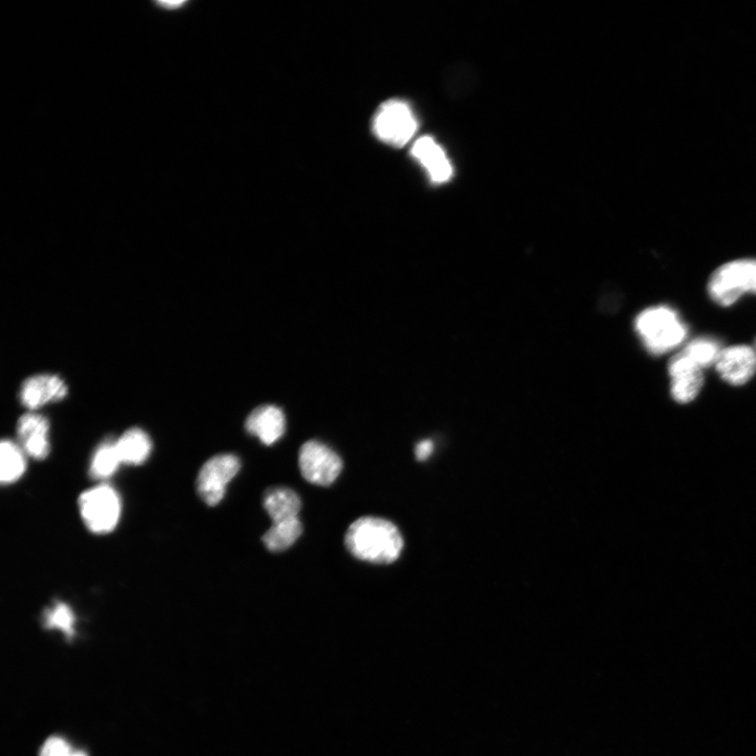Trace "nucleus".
<instances>
[{
  "label": "nucleus",
  "instance_id": "obj_1",
  "mask_svg": "<svg viewBox=\"0 0 756 756\" xmlns=\"http://www.w3.org/2000/svg\"><path fill=\"white\" fill-rule=\"evenodd\" d=\"M345 544L356 559L374 564H391L401 557L404 539L396 525L378 517H362L349 527Z\"/></svg>",
  "mask_w": 756,
  "mask_h": 756
},
{
  "label": "nucleus",
  "instance_id": "obj_2",
  "mask_svg": "<svg viewBox=\"0 0 756 756\" xmlns=\"http://www.w3.org/2000/svg\"><path fill=\"white\" fill-rule=\"evenodd\" d=\"M635 328L649 353L663 354L679 346L687 336V327L678 313L666 306L642 311Z\"/></svg>",
  "mask_w": 756,
  "mask_h": 756
},
{
  "label": "nucleus",
  "instance_id": "obj_3",
  "mask_svg": "<svg viewBox=\"0 0 756 756\" xmlns=\"http://www.w3.org/2000/svg\"><path fill=\"white\" fill-rule=\"evenodd\" d=\"M707 290L714 303L729 307L745 293L756 294V259L726 263L714 271Z\"/></svg>",
  "mask_w": 756,
  "mask_h": 756
},
{
  "label": "nucleus",
  "instance_id": "obj_4",
  "mask_svg": "<svg viewBox=\"0 0 756 756\" xmlns=\"http://www.w3.org/2000/svg\"><path fill=\"white\" fill-rule=\"evenodd\" d=\"M418 130V121L404 100L392 99L383 103L372 120L376 138L393 147L407 145Z\"/></svg>",
  "mask_w": 756,
  "mask_h": 756
},
{
  "label": "nucleus",
  "instance_id": "obj_5",
  "mask_svg": "<svg viewBox=\"0 0 756 756\" xmlns=\"http://www.w3.org/2000/svg\"><path fill=\"white\" fill-rule=\"evenodd\" d=\"M84 524L94 534L103 535L114 531L120 520L122 503L117 491L100 485L82 493L78 500Z\"/></svg>",
  "mask_w": 756,
  "mask_h": 756
},
{
  "label": "nucleus",
  "instance_id": "obj_6",
  "mask_svg": "<svg viewBox=\"0 0 756 756\" xmlns=\"http://www.w3.org/2000/svg\"><path fill=\"white\" fill-rule=\"evenodd\" d=\"M299 467L302 476L312 485L329 487L342 473L343 461L321 441L309 440L301 447Z\"/></svg>",
  "mask_w": 756,
  "mask_h": 756
},
{
  "label": "nucleus",
  "instance_id": "obj_7",
  "mask_svg": "<svg viewBox=\"0 0 756 756\" xmlns=\"http://www.w3.org/2000/svg\"><path fill=\"white\" fill-rule=\"evenodd\" d=\"M241 470L240 459L233 454H221L205 462L197 478V491L201 499L210 507L218 506L223 500L228 483Z\"/></svg>",
  "mask_w": 756,
  "mask_h": 756
},
{
  "label": "nucleus",
  "instance_id": "obj_8",
  "mask_svg": "<svg viewBox=\"0 0 756 756\" xmlns=\"http://www.w3.org/2000/svg\"><path fill=\"white\" fill-rule=\"evenodd\" d=\"M668 373L671 378L672 398L678 404L695 401L704 385L702 368L681 351L670 360Z\"/></svg>",
  "mask_w": 756,
  "mask_h": 756
},
{
  "label": "nucleus",
  "instance_id": "obj_9",
  "mask_svg": "<svg viewBox=\"0 0 756 756\" xmlns=\"http://www.w3.org/2000/svg\"><path fill=\"white\" fill-rule=\"evenodd\" d=\"M68 395V386L55 374H37L27 378L19 391L20 403L34 412L51 403L62 401Z\"/></svg>",
  "mask_w": 756,
  "mask_h": 756
},
{
  "label": "nucleus",
  "instance_id": "obj_10",
  "mask_svg": "<svg viewBox=\"0 0 756 756\" xmlns=\"http://www.w3.org/2000/svg\"><path fill=\"white\" fill-rule=\"evenodd\" d=\"M716 368L729 385H746L756 372V354L749 346L728 347L721 351Z\"/></svg>",
  "mask_w": 756,
  "mask_h": 756
},
{
  "label": "nucleus",
  "instance_id": "obj_11",
  "mask_svg": "<svg viewBox=\"0 0 756 756\" xmlns=\"http://www.w3.org/2000/svg\"><path fill=\"white\" fill-rule=\"evenodd\" d=\"M50 425L48 419L40 414L30 412L21 416L17 424L20 447L36 460H42L50 454Z\"/></svg>",
  "mask_w": 756,
  "mask_h": 756
},
{
  "label": "nucleus",
  "instance_id": "obj_12",
  "mask_svg": "<svg viewBox=\"0 0 756 756\" xmlns=\"http://www.w3.org/2000/svg\"><path fill=\"white\" fill-rule=\"evenodd\" d=\"M411 154L425 168L434 183H446L452 178L453 166L443 147L432 137L419 138L414 143Z\"/></svg>",
  "mask_w": 756,
  "mask_h": 756
},
{
  "label": "nucleus",
  "instance_id": "obj_13",
  "mask_svg": "<svg viewBox=\"0 0 756 756\" xmlns=\"http://www.w3.org/2000/svg\"><path fill=\"white\" fill-rule=\"evenodd\" d=\"M246 431L258 437L266 446H272L280 440L286 431V418L283 411L276 406H262L252 411L246 419Z\"/></svg>",
  "mask_w": 756,
  "mask_h": 756
},
{
  "label": "nucleus",
  "instance_id": "obj_14",
  "mask_svg": "<svg viewBox=\"0 0 756 756\" xmlns=\"http://www.w3.org/2000/svg\"><path fill=\"white\" fill-rule=\"evenodd\" d=\"M263 507L273 523L299 517L302 501L299 495L288 488L268 489L263 497Z\"/></svg>",
  "mask_w": 756,
  "mask_h": 756
},
{
  "label": "nucleus",
  "instance_id": "obj_15",
  "mask_svg": "<svg viewBox=\"0 0 756 756\" xmlns=\"http://www.w3.org/2000/svg\"><path fill=\"white\" fill-rule=\"evenodd\" d=\"M121 462L124 465L139 466L149 459L153 444L149 435L139 428L124 432L116 441Z\"/></svg>",
  "mask_w": 756,
  "mask_h": 756
},
{
  "label": "nucleus",
  "instance_id": "obj_16",
  "mask_svg": "<svg viewBox=\"0 0 756 756\" xmlns=\"http://www.w3.org/2000/svg\"><path fill=\"white\" fill-rule=\"evenodd\" d=\"M303 534V525L299 517L273 523L262 537L266 549L272 553L288 550Z\"/></svg>",
  "mask_w": 756,
  "mask_h": 756
},
{
  "label": "nucleus",
  "instance_id": "obj_17",
  "mask_svg": "<svg viewBox=\"0 0 756 756\" xmlns=\"http://www.w3.org/2000/svg\"><path fill=\"white\" fill-rule=\"evenodd\" d=\"M25 451L10 439H5L0 445V479L4 485L16 482L26 471Z\"/></svg>",
  "mask_w": 756,
  "mask_h": 756
},
{
  "label": "nucleus",
  "instance_id": "obj_18",
  "mask_svg": "<svg viewBox=\"0 0 756 756\" xmlns=\"http://www.w3.org/2000/svg\"><path fill=\"white\" fill-rule=\"evenodd\" d=\"M122 465L116 441L105 440L95 450L91 465L90 474L95 479H108L112 477Z\"/></svg>",
  "mask_w": 756,
  "mask_h": 756
},
{
  "label": "nucleus",
  "instance_id": "obj_19",
  "mask_svg": "<svg viewBox=\"0 0 756 756\" xmlns=\"http://www.w3.org/2000/svg\"><path fill=\"white\" fill-rule=\"evenodd\" d=\"M42 622L48 629L60 630L69 640L75 636L76 617L72 608L66 603L58 601L46 609Z\"/></svg>",
  "mask_w": 756,
  "mask_h": 756
},
{
  "label": "nucleus",
  "instance_id": "obj_20",
  "mask_svg": "<svg viewBox=\"0 0 756 756\" xmlns=\"http://www.w3.org/2000/svg\"><path fill=\"white\" fill-rule=\"evenodd\" d=\"M722 350L717 341L701 338L689 343L682 352L703 369L716 365Z\"/></svg>",
  "mask_w": 756,
  "mask_h": 756
},
{
  "label": "nucleus",
  "instance_id": "obj_21",
  "mask_svg": "<svg viewBox=\"0 0 756 756\" xmlns=\"http://www.w3.org/2000/svg\"><path fill=\"white\" fill-rule=\"evenodd\" d=\"M73 753L67 741L59 737H51L41 747L39 756H72Z\"/></svg>",
  "mask_w": 756,
  "mask_h": 756
},
{
  "label": "nucleus",
  "instance_id": "obj_22",
  "mask_svg": "<svg viewBox=\"0 0 756 756\" xmlns=\"http://www.w3.org/2000/svg\"><path fill=\"white\" fill-rule=\"evenodd\" d=\"M434 450V444L432 443V440L426 439L423 441H420V443L415 448V456L418 461H426Z\"/></svg>",
  "mask_w": 756,
  "mask_h": 756
},
{
  "label": "nucleus",
  "instance_id": "obj_23",
  "mask_svg": "<svg viewBox=\"0 0 756 756\" xmlns=\"http://www.w3.org/2000/svg\"><path fill=\"white\" fill-rule=\"evenodd\" d=\"M72 756H88V754L83 751H74Z\"/></svg>",
  "mask_w": 756,
  "mask_h": 756
}]
</instances>
